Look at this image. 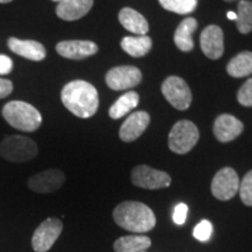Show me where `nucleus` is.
Returning a JSON list of instances; mask_svg holds the SVG:
<instances>
[{
	"label": "nucleus",
	"mask_w": 252,
	"mask_h": 252,
	"mask_svg": "<svg viewBox=\"0 0 252 252\" xmlns=\"http://www.w3.org/2000/svg\"><path fill=\"white\" fill-rule=\"evenodd\" d=\"M119 23L122 26L133 34H138V36L146 35V33L150 30L149 23L141 15L139 12L131 7H124L121 9L118 14Z\"/></svg>",
	"instance_id": "obj_18"
},
{
	"label": "nucleus",
	"mask_w": 252,
	"mask_h": 252,
	"mask_svg": "<svg viewBox=\"0 0 252 252\" xmlns=\"http://www.w3.org/2000/svg\"><path fill=\"white\" fill-rule=\"evenodd\" d=\"M226 17H228L230 20H237V14L234 13V12H228Z\"/></svg>",
	"instance_id": "obj_32"
},
{
	"label": "nucleus",
	"mask_w": 252,
	"mask_h": 252,
	"mask_svg": "<svg viewBox=\"0 0 252 252\" xmlns=\"http://www.w3.org/2000/svg\"><path fill=\"white\" fill-rule=\"evenodd\" d=\"M2 117L12 127L23 132H34L42 124L39 110L24 100H11L2 108Z\"/></svg>",
	"instance_id": "obj_3"
},
{
	"label": "nucleus",
	"mask_w": 252,
	"mask_h": 252,
	"mask_svg": "<svg viewBox=\"0 0 252 252\" xmlns=\"http://www.w3.org/2000/svg\"><path fill=\"white\" fill-rule=\"evenodd\" d=\"M239 178L231 167H223L214 176L212 193L217 200L229 201L238 193Z\"/></svg>",
	"instance_id": "obj_9"
},
{
	"label": "nucleus",
	"mask_w": 252,
	"mask_h": 252,
	"mask_svg": "<svg viewBox=\"0 0 252 252\" xmlns=\"http://www.w3.org/2000/svg\"><path fill=\"white\" fill-rule=\"evenodd\" d=\"M65 175L60 169L52 168L33 175L28 180L27 186L31 190L39 194H50L59 190L64 185Z\"/></svg>",
	"instance_id": "obj_11"
},
{
	"label": "nucleus",
	"mask_w": 252,
	"mask_h": 252,
	"mask_svg": "<svg viewBox=\"0 0 252 252\" xmlns=\"http://www.w3.org/2000/svg\"><path fill=\"white\" fill-rule=\"evenodd\" d=\"M239 196L245 206L252 207V171L248 172L242 182H239Z\"/></svg>",
	"instance_id": "obj_26"
},
{
	"label": "nucleus",
	"mask_w": 252,
	"mask_h": 252,
	"mask_svg": "<svg viewBox=\"0 0 252 252\" xmlns=\"http://www.w3.org/2000/svg\"><path fill=\"white\" fill-rule=\"evenodd\" d=\"M150 121L151 117L147 112H133L123 123L121 130H119V138L124 143H132V141L137 140L147 128Z\"/></svg>",
	"instance_id": "obj_15"
},
{
	"label": "nucleus",
	"mask_w": 252,
	"mask_h": 252,
	"mask_svg": "<svg viewBox=\"0 0 252 252\" xmlns=\"http://www.w3.org/2000/svg\"><path fill=\"white\" fill-rule=\"evenodd\" d=\"M143 252H146V251H143Z\"/></svg>",
	"instance_id": "obj_36"
},
{
	"label": "nucleus",
	"mask_w": 252,
	"mask_h": 252,
	"mask_svg": "<svg viewBox=\"0 0 252 252\" xmlns=\"http://www.w3.org/2000/svg\"><path fill=\"white\" fill-rule=\"evenodd\" d=\"M167 11L176 14H189L196 9L197 0H159Z\"/></svg>",
	"instance_id": "obj_25"
},
{
	"label": "nucleus",
	"mask_w": 252,
	"mask_h": 252,
	"mask_svg": "<svg viewBox=\"0 0 252 252\" xmlns=\"http://www.w3.org/2000/svg\"><path fill=\"white\" fill-rule=\"evenodd\" d=\"M213 234V224L209 220H203L194 228L193 235L194 237L200 242H208L212 237Z\"/></svg>",
	"instance_id": "obj_27"
},
{
	"label": "nucleus",
	"mask_w": 252,
	"mask_h": 252,
	"mask_svg": "<svg viewBox=\"0 0 252 252\" xmlns=\"http://www.w3.org/2000/svg\"><path fill=\"white\" fill-rule=\"evenodd\" d=\"M143 74L133 65H119L110 69L105 76V82L110 89L115 91L127 90L140 83Z\"/></svg>",
	"instance_id": "obj_10"
},
{
	"label": "nucleus",
	"mask_w": 252,
	"mask_h": 252,
	"mask_svg": "<svg viewBox=\"0 0 252 252\" xmlns=\"http://www.w3.org/2000/svg\"><path fill=\"white\" fill-rule=\"evenodd\" d=\"M37 153V144L25 135H8L0 143V156L9 162L31 161Z\"/></svg>",
	"instance_id": "obj_4"
},
{
	"label": "nucleus",
	"mask_w": 252,
	"mask_h": 252,
	"mask_svg": "<svg viewBox=\"0 0 252 252\" xmlns=\"http://www.w3.org/2000/svg\"><path fill=\"white\" fill-rule=\"evenodd\" d=\"M63 230V223L59 219L49 217L43 220L34 231L32 247L35 252H47L58 241Z\"/></svg>",
	"instance_id": "obj_8"
},
{
	"label": "nucleus",
	"mask_w": 252,
	"mask_h": 252,
	"mask_svg": "<svg viewBox=\"0 0 252 252\" xmlns=\"http://www.w3.org/2000/svg\"><path fill=\"white\" fill-rule=\"evenodd\" d=\"M7 46L14 54L34 62L42 61L47 55L45 46L34 40H20L18 37H9Z\"/></svg>",
	"instance_id": "obj_16"
},
{
	"label": "nucleus",
	"mask_w": 252,
	"mask_h": 252,
	"mask_svg": "<svg viewBox=\"0 0 252 252\" xmlns=\"http://www.w3.org/2000/svg\"><path fill=\"white\" fill-rule=\"evenodd\" d=\"M200 132L196 125L190 121H180L173 126L168 135V147L176 154L190 152L197 144Z\"/></svg>",
	"instance_id": "obj_5"
},
{
	"label": "nucleus",
	"mask_w": 252,
	"mask_h": 252,
	"mask_svg": "<svg viewBox=\"0 0 252 252\" xmlns=\"http://www.w3.org/2000/svg\"><path fill=\"white\" fill-rule=\"evenodd\" d=\"M132 184L144 189H161L169 187L172 178L166 172L158 171L147 165L135 166L131 172Z\"/></svg>",
	"instance_id": "obj_7"
},
{
	"label": "nucleus",
	"mask_w": 252,
	"mask_h": 252,
	"mask_svg": "<svg viewBox=\"0 0 252 252\" xmlns=\"http://www.w3.org/2000/svg\"><path fill=\"white\" fill-rule=\"evenodd\" d=\"M56 52L63 58L78 61L96 54L98 52V47L93 41L68 40L59 42L56 45Z\"/></svg>",
	"instance_id": "obj_13"
},
{
	"label": "nucleus",
	"mask_w": 252,
	"mask_h": 252,
	"mask_svg": "<svg viewBox=\"0 0 252 252\" xmlns=\"http://www.w3.org/2000/svg\"><path fill=\"white\" fill-rule=\"evenodd\" d=\"M11 1H13V0H0V4H8Z\"/></svg>",
	"instance_id": "obj_33"
},
{
	"label": "nucleus",
	"mask_w": 252,
	"mask_h": 252,
	"mask_svg": "<svg viewBox=\"0 0 252 252\" xmlns=\"http://www.w3.org/2000/svg\"><path fill=\"white\" fill-rule=\"evenodd\" d=\"M237 99L239 104L247 108H251L252 106V77L245 82L241 89L238 90Z\"/></svg>",
	"instance_id": "obj_28"
},
{
	"label": "nucleus",
	"mask_w": 252,
	"mask_h": 252,
	"mask_svg": "<svg viewBox=\"0 0 252 252\" xmlns=\"http://www.w3.org/2000/svg\"><path fill=\"white\" fill-rule=\"evenodd\" d=\"M61 100L65 109L78 118L93 117L99 105L98 91L87 81L69 82L61 91Z\"/></svg>",
	"instance_id": "obj_1"
},
{
	"label": "nucleus",
	"mask_w": 252,
	"mask_h": 252,
	"mask_svg": "<svg viewBox=\"0 0 252 252\" xmlns=\"http://www.w3.org/2000/svg\"><path fill=\"white\" fill-rule=\"evenodd\" d=\"M226 2H231V1H236V0H224Z\"/></svg>",
	"instance_id": "obj_35"
},
{
	"label": "nucleus",
	"mask_w": 252,
	"mask_h": 252,
	"mask_svg": "<svg viewBox=\"0 0 252 252\" xmlns=\"http://www.w3.org/2000/svg\"><path fill=\"white\" fill-rule=\"evenodd\" d=\"M139 104V94L135 91H128L119 97L109 110V116L112 119L123 118L125 115L135 109Z\"/></svg>",
	"instance_id": "obj_23"
},
{
	"label": "nucleus",
	"mask_w": 252,
	"mask_h": 252,
	"mask_svg": "<svg viewBox=\"0 0 252 252\" xmlns=\"http://www.w3.org/2000/svg\"><path fill=\"white\" fill-rule=\"evenodd\" d=\"M53 1H56V2H61V1H64V0H53Z\"/></svg>",
	"instance_id": "obj_34"
},
{
	"label": "nucleus",
	"mask_w": 252,
	"mask_h": 252,
	"mask_svg": "<svg viewBox=\"0 0 252 252\" xmlns=\"http://www.w3.org/2000/svg\"><path fill=\"white\" fill-rule=\"evenodd\" d=\"M13 91V83L9 80L0 77V99L9 96Z\"/></svg>",
	"instance_id": "obj_31"
},
{
	"label": "nucleus",
	"mask_w": 252,
	"mask_h": 252,
	"mask_svg": "<svg viewBox=\"0 0 252 252\" xmlns=\"http://www.w3.org/2000/svg\"><path fill=\"white\" fill-rule=\"evenodd\" d=\"M152 241L144 235L123 236L113 243L116 252H143L151 247Z\"/></svg>",
	"instance_id": "obj_20"
},
{
	"label": "nucleus",
	"mask_w": 252,
	"mask_h": 252,
	"mask_svg": "<svg viewBox=\"0 0 252 252\" xmlns=\"http://www.w3.org/2000/svg\"><path fill=\"white\" fill-rule=\"evenodd\" d=\"M152 39L147 35L125 36L121 42L122 49L133 58L147 55L152 49Z\"/></svg>",
	"instance_id": "obj_21"
},
{
	"label": "nucleus",
	"mask_w": 252,
	"mask_h": 252,
	"mask_svg": "<svg viewBox=\"0 0 252 252\" xmlns=\"http://www.w3.org/2000/svg\"><path fill=\"white\" fill-rule=\"evenodd\" d=\"M188 214V207L185 203H179L178 206L174 208V213H173V220L175 224L182 225L185 224L186 219H187Z\"/></svg>",
	"instance_id": "obj_29"
},
{
	"label": "nucleus",
	"mask_w": 252,
	"mask_h": 252,
	"mask_svg": "<svg viewBox=\"0 0 252 252\" xmlns=\"http://www.w3.org/2000/svg\"><path fill=\"white\" fill-rule=\"evenodd\" d=\"M94 0H64L59 2L56 15L65 21H75L89 13Z\"/></svg>",
	"instance_id": "obj_17"
},
{
	"label": "nucleus",
	"mask_w": 252,
	"mask_h": 252,
	"mask_svg": "<svg viewBox=\"0 0 252 252\" xmlns=\"http://www.w3.org/2000/svg\"><path fill=\"white\" fill-rule=\"evenodd\" d=\"M115 222L131 232H147L156 226L154 213L146 204L137 201H125L118 204L112 213Z\"/></svg>",
	"instance_id": "obj_2"
},
{
	"label": "nucleus",
	"mask_w": 252,
	"mask_h": 252,
	"mask_svg": "<svg viewBox=\"0 0 252 252\" xmlns=\"http://www.w3.org/2000/svg\"><path fill=\"white\" fill-rule=\"evenodd\" d=\"M161 93L167 102L180 111L189 109L193 99L188 84L178 76L167 77L161 86Z\"/></svg>",
	"instance_id": "obj_6"
},
{
	"label": "nucleus",
	"mask_w": 252,
	"mask_h": 252,
	"mask_svg": "<svg viewBox=\"0 0 252 252\" xmlns=\"http://www.w3.org/2000/svg\"><path fill=\"white\" fill-rule=\"evenodd\" d=\"M200 45L203 54L210 60H219L224 53L223 31L216 25H210L201 33Z\"/></svg>",
	"instance_id": "obj_12"
},
{
	"label": "nucleus",
	"mask_w": 252,
	"mask_h": 252,
	"mask_svg": "<svg viewBox=\"0 0 252 252\" xmlns=\"http://www.w3.org/2000/svg\"><path fill=\"white\" fill-rule=\"evenodd\" d=\"M197 28V21L195 18H186L181 21L174 33V43L181 52L188 53L194 48L193 34Z\"/></svg>",
	"instance_id": "obj_19"
},
{
	"label": "nucleus",
	"mask_w": 252,
	"mask_h": 252,
	"mask_svg": "<svg viewBox=\"0 0 252 252\" xmlns=\"http://www.w3.org/2000/svg\"><path fill=\"white\" fill-rule=\"evenodd\" d=\"M13 69V61L9 56L0 55V75H7Z\"/></svg>",
	"instance_id": "obj_30"
},
{
	"label": "nucleus",
	"mask_w": 252,
	"mask_h": 252,
	"mask_svg": "<svg viewBox=\"0 0 252 252\" xmlns=\"http://www.w3.org/2000/svg\"><path fill=\"white\" fill-rule=\"evenodd\" d=\"M226 71L230 76L241 78L252 74V53L242 52L230 60L226 65Z\"/></svg>",
	"instance_id": "obj_22"
},
{
	"label": "nucleus",
	"mask_w": 252,
	"mask_h": 252,
	"mask_svg": "<svg viewBox=\"0 0 252 252\" xmlns=\"http://www.w3.org/2000/svg\"><path fill=\"white\" fill-rule=\"evenodd\" d=\"M237 8V30L242 34H249L252 31V1L239 0Z\"/></svg>",
	"instance_id": "obj_24"
},
{
	"label": "nucleus",
	"mask_w": 252,
	"mask_h": 252,
	"mask_svg": "<svg viewBox=\"0 0 252 252\" xmlns=\"http://www.w3.org/2000/svg\"><path fill=\"white\" fill-rule=\"evenodd\" d=\"M244 125L239 119L231 115H220L214 123V134L220 143H229L242 134Z\"/></svg>",
	"instance_id": "obj_14"
}]
</instances>
